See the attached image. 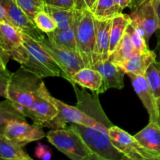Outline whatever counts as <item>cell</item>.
Segmentation results:
<instances>
[{
    "instance_id": "obj_10",
    "label": "cell",
    "mask_w": 160,
    "mask_h": 160,
    "mask_svg": "<svg viewBox=\"0 0 160 160\" xmlns=\"http://www.w3.org/2000/svg\"><path fill=\"white\" fill-rule=\"evenodd\" d=\"M52 98V96L43 83L36 93L32 105L23 113L31 118L34 123L45 127L57 114V109Z\"/></svg>"
},
{
    "instance_id": "obj_32",
    "label": "cell",
    "mask_w": 160,
    "mask_h": 160,
    "mask_svg": "<svg viewBox=\"0 0 160 160\" xmlns=\"http://www.w3.org/2000/svg\"><path fill=\"white\" fill-rule=\"evenodd\" d=\"M12 73L7 69H0V96L7 98V90Z\"/></svg>"
},
{
    "instance_id": "obj_26",
    "label": "cell",
    "mask_w": 160,
    "mask_h": 160,
    "mask_svg": "<svg viewBox=\"0 0 160 160\" xmlns=\"http://www.w3.org/2000/svg\"><path fill=\"white\" fill-rule=\"evenodd\" d=\"M45 11L52 17L59 30L69 29L75 22L76 9H67L45 6Z\"/></svg>"
},
{
    "instance_id": "obj_40",
    "label": "cell",
    "mask_w": 160,
    "mask_h": 160,
    "mask_svg": "<svg viewBox=\"0 0 160 160\" xmlns=\"http://www.w3.org/2000/svg\"><path fill=\"white\" fill-rule=\"evenodd\" d=\"M132 1L133 0H115L116 2L123 9H124L126 7H128Z\"/></svg>"
},
{
    "instance_id": "obj_17",
    "label": "cell",
    "mask_w": 160,
    "mask_h": 160,
    "mask_svg": "<svg viewBox=\"0 0 160 160\" xmlns=\"http://www.w3.org/2000/svg\"><path fill=\"white\" fill-rule=\"evenodd\" d=\"M112 19L100 20L95 19V52L94 61L108 60L109 58L110 31ZM95 65V64H94Z\"/></svg>"
},
{
    "instance_id": "obj_37",
    "label": "cell",
    "mask_w": 160,
    "mask_h": 160,
    "mask_svg": "<svg viewBox=\"0 0 160 160\" xmlns=\"http://www.w3.org/2000/svg\"><path fill=\"white\" fill-rule=\"evenodd\" d=\"M155 9H156V15L158 18V23H159V29L160 30V0H153Z\"/></svg>"
},
{
    "instance_id": "obj_5",
    "label": "cell",
    "mask_w": 160,
    "mask_h": 160,
    "mask_svg": "<svg viewBox=\"0 0 160 160\" xmlns=\"http://www.w3.org/2000/svg\"><path fill=\"white\" fill-rule=\"evenodd\" d=\"M72 129L80 134L97 160H123L127 158L112 145L109 134L89 126L71 123Z\"/></svg>"
},
{
    "instance_id": "obj_3",
    "label": "cell",
    "mask_w": 160,
    "mask_h": 160,
    "mask_svg": "<svg viewBox=\"0 0 160 160\" xmlns=\"http://www.w3.org/2000/svg\"><path fill=\"white\" fill-rule=\"evenodd\" d=\"M49 143L73 160H97L77 131L71 128L51 130L46 134Z\"/></svg>"
},
{
    "instance_id": "obj_15",
    "label": "cell",
    "mask_w": 160,
    "mask_h": 160,
    "mask_svg": "<svg viewBox=\"0 0 160 160\" xmlns=\"http://www.w3.org/2000/svg\"><path fill=\"white\" fill-rule=\"evenodd\" d=\"M0 47L11 59L18 61L24 50L23 31L11 23L0 22Z\"/></svg>"
},
{
    "instance_id": "obj_18",
    "label": "cell",
    "mask_w": 160,
    "mask_h": 160,
    "mask_svg": "<svg viewBox=\"0 0 160 160\" xmlns=\"http://www.w3.org/2000/svg\"><path fill=\"white\" fill-rule=\"evenodd\" d=\"M134 136L151 153L155 160H160V124L149 122L145 128Z\"/></svg>"
},
{
    "instance_id": "obj_25",
    "label": "cell",
    "mask_w": 160,
    "mask_h": 160,
    "mask_svg": "<svg viewBox=\"0 0 160 160\" xmlns=\"http://www.w3.org/2000/svg\"><path fill=\"white\" fill-rule=\"evenodd\" d=\"M123 10L115 0H97L91 12L95 19L104 20L112 19L116 16L122 13Z\"/></svg>"
},
{
    "instance_id": "obj_42",
    "label": "cell",
    "mask_w": 160,
    "mask_h": 160,
    "mask_svg": "<svg viewBox=\"0 0 160 160\" xmlns=\"http://www.w3.org/2000/svg\"><path fill=\"white\" fill-rule=\"evenodd\" d=\"M157 31V32H159V33H160V30H157V31Z\"/></svg>"
},
{
    "instance_id": "obj_20",
    "label": "cell",
    "mask_w": 160,
    "mask_h": 160,
    "mask_svg": "<svg viewBox=\"0 0 160 160\" xmlns=\"http://www.w3.org/2000/svg\"><path fill=\"white\" fill-rule=\"evenodd\" d=\"M69 82L71 84H75L98 94L104 93L102 75L99 72L92 67H84L78 70L71 77Z\"/></svg>"
},
{
    "instance_id": "obj_29",
    "label": "cell",
    "mask_w": 160,
    "mask_h": 160,
    "mask_svg": "<svg viewBox=\"0 0 160 160\" xmlns=\"http://www.w3.org/2000/svg\"><path fill=\"white\" fill-rule=\"evenodd\" d=\"M33 22L36 28L45 34L55 31L57 28V24L55 20L46 11H41L38 12L33 20Z\"/></svg>"
},
{
    "instance_id": "obj_16",
    "label": "cell",
    "mask_w": 160,
    "mask_h": 160,
    "mask_svg": "<svg viewBox=\"0 0 160 160\" xmlns=\"http://www.w3.org/2000/svg\"><path fill=\"white\" fill-rule=\"evenodd\" d=\"M102 75L103 81V92L110 88L122 89L124 87L125 72L110 60L98 61L92 67Z\"/></svg>"
},
{
    "instance_id": "obj_21",
    "label": "cell",
    "mask_w": 160,
    "mask_h": 160,
    "mask_svg": "<svg viewBox=\"0 0 160 160\" xmlns=\"http://www.w3.org/2000/svg\"><path fill=\"white\" fill-rule=\"evenodd\" d=\"M46 36L48 40L56 46L77 52L76 23L75 22L73 26L69 29L59 30L56 28L55 31L46 34Z\"/></svg>"
},
{
    "instance_id": "obj_39",
    "label": "cell",
    "mask_w": 160,
    "mask_h": 160,
    "mask_svg": "<svg viewBox=\"0 0 160 160\" xmlns=\"http://www.w3.org/2000/svg\"><path fill=\"white\" fill-rule=\"evenodd\" d=\"M75 2V6H76V9H79V10H83V9H88L87 6H86L85 2L84 0H73Z\"/></svg>"
},
{
    "instance_id": "obj_27",
    "label": "cell",
    "mask_w": 160,
    "mask_h": 160,
    "mask_svg": "<svg viewBox=\"0 0 160 160\" xmlns=\"http://www.w3.org/2000/svg\"><path fill=\"white\" fill-rule=\"evenodd\" d=\"M135 52H137L135 51L129 35L126 32L113 52L110 54L109 60L115 64L120 63L131 58Z\"/></svg>"
},
{
    "instance_id": "obj_33",
    "label": "cell",
    "mask_w": 160,
    "mask_h": 160,
    "mask_svg": "<svg viewBox=\"0 0 160 160\" xmlns=\"http://www.w3.org/2000/svg\"><path fill=\"white\" fill-rule=\"evenodd\" d=\"M34 156L42 160H49L52 158V151L49 147L42 143H38L34 149Z\"/></svg>"
},
{
    "instance_id": "obj_8",
    "label": "cell",
    "mask_w": 160,
    "mask_h": 160,
    "mask_svg": "<svg viewBox=\"0 0 160 160\" xmlns=\"http://www.w3.org/2000/svg\"><path fill=\"white\" fill-rule=\"evenodd\" d=\"M42 48L52 58L61 70V77L70 81L71 77L81 69L85 67L79 55L74 52L59 48L53 45L47 36L37 40Z\"/></svg>"
},
{
    "instance_id": "obj_36",
    "label": "cell",
    "mask_w": 160,
    "mask_h": 160,
    "mask_svg": "<svg viewBox=\"0 0 160 160\" xmlns=\"http://www.w3.org/2000/svg\"><path fill=\"white\" fill-rule=\"evenodd\" d=\"M0 22H6V23H9L12 24V23L9 20V17H8L7 14H6V11H5L4 8L2 6L1 4H0Z\"/></svg>"
},
{
    "instance_id": "obj_6",
    "label": "cell",
    "mask_w": 160,
    "mask_h": 160,
    "mask_svg": "<svg viewBox=\"0 0 160 160\" xmlns=\"http://www.w3.org/2000/svg\"><path fill=\"white\" fill-rule=\"evenodd\" d=\"M52 98L57 109V114L45 127L52 130L62 129L67 128V126L69 123H78V124L97 128L108 134L109 129L106 127L89 117L85 112L78 109L77 106H69L63 102L56 99L54 97Z\"/></svg>"
},
{
    "instance_id": "obj_7",
    "label": "cell",
    "mask_w": 160,
    "mask_h": 160,
    "mask_svg": "<svg viewBox=\"0 0 160 160\" xmlns=\"http://www.w3.org/2000/svg\"><path fill=\"white\" fill-rule=\"evenodd\" d=\"M128 7L132 9L130 14L131 24L148 42L159 29L153 0H133Z\"/></svg>"
},
{
    "instance_id": "obj_24",
    "label": "cell",
    "mask_w": 160,
    "mask_h": 160,
    "mask_svg": "<svg viewBox=\"0 0 160 160\" xmlns=\"http://www.w3.org/2000/svg\"><path fill=\"white\" fill-rule=\"evenodd\" d=\"M131 23L130 15L123 14V12L112 18V27L110 31V45L109 54L113 52L123 35L126 33L127 28ZM110 56V55H109Z\"/></svg>"
},
{
    "instance_id": "obj_31",
    "label": "cell",
    "mask_w": 160,
    "mask_h": 160,
    "mask_svg": "<svg viewBox=\"0 0 160 160\" xmlns=\"http://www.w3.org/2000/svg\"><path fill=\"white\" fill-rule=\"evenodd\" d=\"M126 32L129 35L131 42H132L133 45H134L135 51L137 52H144L148 50H149L148 47V42H146L145 38L142 37L138 31L132 26L131 23L128 25L127 28Z\"/></svg>"
},
{
    "instance_id": "obj_19",
    "label": "cell",
    "mask_w": 160,
    "mask_h": 160,
    "mask_svg": "<svg viewBox=\"0 0 160 160\" xmlns=\"http://www.w3.org/2000/svg\"><path fill=\"white\" fill-rule=\"evenodd\" d=\"M156 60V52L148 50L144 52H135L124 62L116 64L126 73L145 75L147 69Z\"/></svg>"
},
{
    "instance_id": "obj_28",
    "label": "cell",
    "mask_w": 160,
    "mask_h": 160,
    "mask_svg": "<svg viewBox=\"0 0 160 160\" xmlns=\"http://www.w3.org/2000/svg\"><path fill=\"white\" fill-rule=\"evenodd\" d=\"M145 77L160 106V62L156 60L152 62L147 69Z\"/></svg>"
},
{
    "instance_id": "obj_11",
    "label": "cell",
    "mask_w": 160,
    "mask_h": 160,
    "mask_svg": "<svg viewBox=\"0 0 160 160\" xmlns=\"http://www.w3.org/2000/svg\"><path fill=\"white\" fill-rule=\"evenodd\" d=\"M72 85L76 94L77 107L78 109L82 110L98 123L104 125L108 129L113 126L102 108L98 98L99 94L95 92H92V93L90 94L86 92L84 88H79L75 84H73Z\"/></svg>"
},
{
    "instance_id": "obj_4",
    "label": "cell",
    "mask_w": 160,
    "mask_h": 160,
    "mask_svg": "<svg viewBox=\"0 0 160 160\" xmlns=\"http://www.w3.org/2000/svg\"><path fill=\"white\" fill-rule=\"evenodd\" d=\"M76 43L77 52L84 62L85 67H92L95 64V18L88 9H76Z\"/></svg>"
},
{
    "instance_id": "obj_22",
    "label": "cell",
    "mask_w": 160,
    "mask_h": 160,
    "mask_svg": "<svg viewBox=\"0 0 160 160\" xmlns=\"http://www.w3.org/2000/svg\"><path fill=\"white\" fill-rule=\"evenodd\" d=\"M26 117L23 111L9 99L0 102V136L3 135L9 123L15 120H25Z\"/></svg>"
},
{
    "instance_id": "obj_13",
    "label": "cell",
    "mask_w": 160,
    "mask_h": 160,
    "mask_svg": "<svg viewBox=\"0 0 160 160\" xmlns=\"http://www.w3.org/2000/svg\"><path fill=\"white\" fill-rule=\"evenodd\" d=\"M132 82L136 94L146 109L149 117V122L160 124V106L148 85L145 75L127 73Z\"/></svg>"
},
{
    "instance_id": "obj_12",
    "label": "cell",
    "mask_w": 160,
    "mask_h": 160,
    "mask_svg": "<svg viewBox=\"0 0 160 160\" xmlns=\"http://www.w3.org/2000/svg\"><path fill=\"white\" fill-rule=\"evenodd\" d=\"M43 126L38 124H29L26 120H15L7 125L3 135L20 146L24 147L28 144L39 141L45 137L42 129Z\"/></svg>"
},
{
    "instance_id": "obj_38",
    "label": "cell",
    "mask_w": 160,
    "mask_h": 160,
    "mask_svg": "<svg viewBox=\"0 0 160 160\" xmlns=\"http://www.w3.org/2000/svg\"><path fill=\"white\" fill-rule=\"evenodd\" d=\"M156 36H157V45H156L155 52L156 53V60L160 62V33L156 32Z\"/></svg>"
},
{
    "instance_id": "obj_30",
    "label": "cell",
    "mask_w": 160,
    "mask_h": 160,
    "mask_svg": "<svg viewBox=\"0 0 160 160\" xmlns=\"http://www.w3.org/2000/svg\"><path fill=\"white\" fill-rule=\"evenodd\" d=\"M22 10L31 20H34L38 12L45 11V0H16Z\"/></svg>"
},
{
    "instance_id": "obj_2",
    "label": "cell",
    "mask_w": 160,
    "mask_h": 160,
    "mask_svg": "<svg viewBox=\"0 0 160 160\" xmlns=\"http://www.w3.org/2000/svg\"><path fill=\"white\" fill-rule=\"evenodd\" d=\"M25 53L20 66L41 78L61 77V70L52 58L42 48L37 40L23 32Z\"/></svg>"
},
{
    "instance_id": "obj_14",
    "label": "cell",
    "mask_w": 160,
    "mask_h": 160,
    "mask_svg": "<svg viewBox=\"0 0 160 160\" xmlns=\"http://www.w3.org/2000/svg\"><path fill=\"white\" fill-rule=\"evenodd\" d=\"M2 5L12 25L35 40H38L45 34L39 31L31 19L22 10L16 0H0Z\"/></svg>"
},
{
    "instance_id": "obj_1",
    "label": "cell",
    "mask_w": 160,
    "mask_h": 160,
    "mask_svg": "<svg viewBox=\"0 0 160 160\" xmlns=\"http://www.w3.org/2000/svg\"><path fill=\"white\" fill-rule=\"evenodd\" d=\"M43 83L42 78L21 66L17 71L12 73L6 98L24 112L32 105L34 96Z\"/></svg>"
},
{
    "instance_id": "obj_23",
    "label": "cell",
    "mask_w": 160,
    "mask_h": 160,
    "mask_svg": "<svg viewBox=\"0 0 160 160\" xmlns=\"http://www.w3.org/2000/svg\"><path fill=\"white\" fill-rule=\"evenodd\" d=\"M0 159L32 160L23 147L15 143L4 135L0 136Z\"/></svg>"
},
{
    "instance_id": "obj_35",
    "label": "cell",
    "mask_w": 160,
    "mask_h": 160,
    "mask_svg": "<svg viewBox=\"0 0 160 160\" xmlns=\"http://www.w3.org/2000/svg\"><path fill=\"white\" fill-rule=\"evenodd\" d=\"M10 59V56L0 47V69H6V66Z\"/></svg>"
},
{
    "instance_id": "obj_9",
    "label": "cell",
    "mask_w": 160,
    "mask_h": 160,
    "mask_svg": "<svg viewBox=\"0 0 160 160\" xmlns=\"http://www.w3.org/2000/svg\"><path fill=\"white\" fill-rule=\"evenodd\" d=\"M112 145L127 158L131 160H155L154 157L148 152L140 142L117 126H112L108 131Z\"/></svg>"
},
{
    "instance_id": "obj_34",
    "label": "cell",
    "mask_w": 160,
    "mask_h": 160,
    "mask_svg": "<svg viewBox=\"0 0 160 160\" xmlns=\"http://www.w3.org/2000/svg\"><path fill=\"white\" fill-rule=\"evenodd\" d=\"M46 6L53 7L63 8L67 9H76L75 2L73 0H45Z\"/></svg>"
},
{
    "instance_id": "obj_41",
    "label": "cell",
    "mask_w": 160,
    "mask_h": 160,
    "mask_svg": "<svg viewBox=\"0 0 160 160\" xmlns=\"http://www.w3.org/2000/svg\"><path fill=\"white\" fill-rule=\"evenodd\" d=\"M84 2H85L86 6H87V9L88 10L92 11L93 9L94 6H95V2H97V0H84Z\"/></svg>"
}]
</instances>
